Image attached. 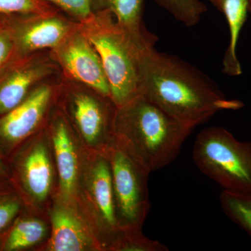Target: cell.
<instances>
[{
    "label": "cell",
    "instance_id": "1",
    "mask_svg": "<svg viewBox=\"0 0 251 251\" xmlns=\"http://www.w3.org/2000/svg\"><path fill=\"white\" fill-rule=\"evenodd\" d=\"M140 95L191 128L223 110L244 107L225 97L215 82L189 63L154 49L144 56Z\"/></svg>",
    "mask_w": 251,
    "mask_h": 251
},
{
    "label": "cell",
    "instance_id": "2",
    "mask_svg": "<svg viewBox=\"0 0 251 251\" xmlns=\"http://www.w3.org/2000/svg\"><path fill=\"white\" fill-rule=\"evenodd\" d=\"M193 129L140 95L117 107L113 141L151 173L174 161Z\"/></svg>",
    "mask_w": 251,
    "mask_h": 251
},
{
    "label": "cell",
    "instance_id": "3",
    "mask_svg": "<svg viewBox=\"0 0 251 251\" xmlns=\"http://www.w3.org/2000/svg\"><path fill=\"white\" fill-rule=\"evenodd\" d=\"M78 24L98 52L117 108L140 96L142 62L152 49L141 47L108 11L93 12Z\"/></svg>",
    "mask_w": 251,
    "mask_h": 251
},
{
    "label": "cell",
    "instance_id": "4",
    "mask_svg": "<svg viewBox=\"0 0 251 251\" xmlns=\"http://www.w3.org/2000/svg\"><path fill=\"white\" fill-rule=\"evenodd\" d=\"M56 105L86 151L106 153L113 143L117 109L111 99L62 75Z\"/></svg>",
    "mask_w": 251,
    "mask_h": 251
},
{
    "label": "cell",
    "instance_id": "5",
    "mask_svg": "<svg viewBox=\"0 0 251 251\" xmlns=\"http://www.w3.org/2000/svg\"><path fill=\"white\" fill-rule=\"evenodd\" d=\"M193 158L225 191L251 194V141H239L224 128L210 127L198 135Z\"/></svg>",
    "mask_w": 251,
    "mask_h": 251
},
{
    "label": "cell",
    "instance_id": "6",
    "mask_svg": "<svg viewBox=\"0 0 251 251\" xmlns=\"http://www.w3.org/2000/svg\"><path fill=\"white\" fill-rule=\"evenodd\" d=\"M8 161L11 181L27 209L47 213L57 188V174L46 126L21 145Z\"/></svg>",
    "mask_w": 251,
    "mask_h": 251
},
{
    "label": "cell",
    "instance_id": "7",
    "mask_svg": "<svg viewBox=\"0 0 251 251\" xmlns=\"http://www.w3.org/2000/svg\"><path fill=\"white\" fill-rule=\"evenodd\" d=\"M78 205L104 251H111L122 231L117 222L110 162L103 153L85 150Z\"/></svg>",
    "mask_w": 251,
    "mask_h": 251
},
{
    "label": "cell",
    "instance_id": "8",
    "mask_svg": "<svg viewBox=\"0 0 251 251\" xmlns=\"http://www.w3.org/2000/svg\"><path fill=\"white\" fill-rule=\"evenodd\" d=\"M104 154L111 168L119 227L122 231L142 230L151 208L148 190L150 173L114 141Z\"/></svg>",
    "mask_w": 251,
    "mask_h": 251
},
{
    "label": "cell",
    "instance_id": "9",
    "mask_svg": "<svg viewBox=\"0 0 251 251\" xmlns=\"http://www.w3.org/2000/svg\"><path fill=\"white\" fill-rule=\"evenodd\" d=\"M60 79L42 82L22 103L0 116V154L6 159L44 128L56 103Z\"/></svg>",
    "mask_w": 251,
    "mask_h": 251
},
{
    "label": "cell",
    "instance_id": "10",
    "mask_svg": "<svg viewBox=\"0 0 251 251\" xmlns=\"http://www.w3.org/2000/svg\"><path fill=\"white\" fill-rule=\"evenodd\" d=\"M57 177L55 193L61 199L78 205L85 150L56 103L46 125Z\"/></svg>",
    "mask_w": 251,
    "mask_h": 251
},
{
    "label": "cell",
    "instance_id": "11",
    "mask_svg": "<svg viewBox=\"0 0 251 251\" xmlns=\"http://www.w3.org/2000/svg\"><path fill=\"white\" fill-rule=\"evenodd\" d=\"M0 15L14 42L11 59L50 50L76 27L77 22L60 14Z\"/></svg>",
    "mask_w": 251,
    "mask_h": 251
},
{
    "label": "cell",
    "instance_id": "12",
    "mask_svg": "<svg viewBox=\"0 0 251 251\" xmlns=\"http://www.w3.org/2000/svg\"><path fill=\"white\" fill-rule=\"evenodd\" d=\"M50 53L59 66L63 76L110 99V87L101 60L78 23L60 44L50 50Z\"/></svg>",
    "mask_w": 251,
    "mask_h": 251
},
{
    "label": "cell",
    "instance_id": "13",
    "mask_svg": "<svg viewBox=\"0 0 251 251\" xmlns=\"http://www.w3.org/2000/svg\"><path fill=\"white\" fill-rule=\"evenodd\" d=\"M61 74L50 50L10 59L0 71V116L22 103L42 82Z\"/></svg>",
    "mask_w": 251,
    "mask_h": 251
},
{
    "label": "cell",
    "instance_id": "14",
    "mask_svg": "<svg viewBox=\"0 0 251 251\" xmlns=\"http://www.w3.org/2000/svg\"><path fill=\"white\" fill-rule=\"evenodd\" d=\"M50 232L37 251H104L87 217L75 203L54 193L48 208Z\"/></svg>",
    "mask_w": 251,
    "mask_h": 251
},
{
    "label": "cell",
    "instance_id": "15",
    "mask_svg": "<svg viewBox=\"0 0 251 251\" xmlns=\"http://www.w3.org/2000/svg\"><path fill=\"white\" fill-rule=\"evenodd\" d=\"M90 4L92 12L111 13L117 23L143 49H153L158 39L144 24L145 0H90Z\"/></svg>",
    "mask_w": 251,
    "mask_h": 251
},
{
    "label": "cell",
    "instance_id": "16",
    "mask_svg": "<svg viewBox=\"0 0 251 251\" xmlns=\"http://www.w3.org/2000/svg\"><path fill=\"white\" fill-rule=\"evenodd\" d=\"M47 213L26 209L5 234L1 251H22L40 247L49 239Z\"/></svg>",
    "mask_w": 251,
    "mask_h": 251
},
{
    "label": "cell",
    "instance_id": "17",
    "mask_svg": "<svg viewBox=\"0 0 251 251\" xmlns=\"http://www.w3.org/2000/svg\"><path fill=\"white\" fill-rule=\"evenodd\" d=\"M224 14L228 25L229 42L223 60V72L230 76L242 74L237 54V43L241 31L247 21L249 0H209Z\"/></svg>",
    "mask_w": 251,
    "mask_h": 251
},
{
    "label": "cell",
    "instance_id": "18",
    "mask_svg": "<svg viewBox=\"0 0 251 251\" xmlns=\"http://www.w3.org/2000/svg\"><path fill=\"white\" fill-rule=\"evenodd\" d=\"M220 203L225 214L251 237V194L224 190Z\"/></svg>",
    "mask_w": 251,
    "mask_h": 251
},
{
    "label": "cell",
    "instance_id": "19",
    "mask_svg": "<svg viewBox=\"0 0 251 251\" xmlns=\"http://www.w3.org/2000/svg\"><path fill=\"white\" fill-rule=\"evenodd\" d=\"M178 21L187 27L196 25L202 15L207 11L201 0H154Z\"/></svg>",
    "mask_w": 251,
    "mask_h": 251
},
{
    "label": "cell",
    "instance_id": "20",
    "mask_svg": "<svg viewBox=\"0 0 251 251\" xmlns=\"http://www.w3.org/2000/svg\"><path fill=\"white\" fill-rule=\"evenodd\" d=\"M27 209L14 184L0 189V234L6 232Z\"/></svg>",
    "mask_w": 251,
    "mask_h": 251
},
{
    "label": "cell",
    "instance_id": "21",
    "mask_svg": "<svg viewBox=\"0 0 251 251\" xmlns=\"http://www.w3.org/2000/svg\"><path fill=\"white\" fill-rule=\"evenodd\" d=\"M164 244L145 237L142 230L122 231L111 251H167Z\"/></svg>",
    "mask_w": 251,
    "mask_h": 251
},
{
    "label": "cell",
    "instance_id": "22",
    "mask_svg": "<svg viewBox=\"0 0 251 251\" xmlns=\"http://www.w3.org/2000/svg\"><path fill=\"white\" fill-rule=\"evenodd\" d=\"M58 11L44 0H0V15L49 14Z\"/></svg>",
    "mask_w": 251,
    "mask_h": 251
},
{
    "label": "cell",
    "instance_id": "23",
    "mask_svg": "<svg viewBox=\"0 0 251 251\" xmlns=\"http://www.w3.org/2000/svg\"><path fill=\"white\" fill-rule=\"evenodd\" d=\"M52 4L77 23L85 21L92 15L90 0H44Z\"/></svg>",
    "mask_w": 251,
    "mask_h": 251
},
{
    "label": "cell",
    "instance_id": "24",
    "mask_svg": "<svg viewBox=\"0 0 251 251\" xmlns=\"http://www.w3.org/2000/svg\"><path fill=\"white\" fill-rule=\"evenodd\" d=\"M0 71L9 62L13 52L14 42L7 28L0 21Z\"/></svg>",
    "mask_w": 251,
    "mask_h": 251
},
{
    "label": "cell",
    "instance_id": "25",
    "mask_svg": "<svg viewBox=\"0 0 251 251\" xmlns=\"http://www.w3.org/2000/svg\"><path fill=\"white\" fill-rule=\"evenodd\" d=\"M0 180L11 181V172L9 162L1 154H0Z\"/></svg>",
    "mask_w": 251,
    "mask_h": 251
},
{
    "label": "cell",
    "instance_id": "26",
    "mask_svg": "<svg viewBox=\"0 0 251 251\" xmlns=\"http://www.w3.org/2000/svg\"><path fill=\"white\" fill-rule=\"evenodd\" d=\"M11 185H13V183L11 182V181H1V180H0V189L7 187V186H11Z\"/></svg>",
    "mask_w": 251,
    "mask_h": 251
},
{
    "label": "cell",
    "instance_id": "27",
    "mask_svg": "<svg viewBox=\"0 0 251 251\" xmlns=\"http://www.w3.org/2000/svg\"><path fill=\"white\" fill-rule=\"evenodd\" d=\"M6 232H4V233L0 234V251H1V246H2L3 240H4V238Z\"/></svg>",
    "mask_w": 251,
    "mask_h": 251
},
{
    "label": "cell",
    "instance_id": "28",
    "mask_svg": "<svg viewBox=\"0 0 251 251\" xmlns=\"http://www.w3.org/2000/svg\"><path fill=\"white\" fill-rule=\"evenodd\" d=\"M249 12L251 13V0H249Z\"/></svg>",
    "mask_w": 251,
    "mask_h": 251
},
{
    "label": "cell",
    "instance_id": "29",
    "mask_svg": "<svg viewBox=\"0 0 251 251\" xmlns=\"http://www.w3.org/2000/svg\"><path fill=\"white\" fill-rule=\"evenodd\" d=\"M0 27H1V25H0Z\"/></svg>",
    "mask_w": 251,
    "mask_h": 251
},
{
    "label": "cell",
    "instance_id": "30",
    "mask_svg": "<svg viewBox=\"0 0 251 251\" xmlns=\"http://www.w3.org/2000/svg\"></svg>",
    "mask_w": 251,
    "mask_h": 251
}]
</instances>
